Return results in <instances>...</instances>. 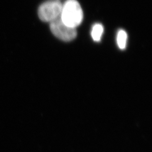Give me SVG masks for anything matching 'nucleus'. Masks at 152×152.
<instances>
[{
    "mask_svg": "<svg viewBox=\"0 0 152 152\" xmlns=\"http://www.w3.org/2000/svg\"><path fill=\"white\" fill-rule=\"evenodd\" d=\"M50 27L55 36L65 42L71 41L77 36L76 28L66 26L61 20L60 18L51 22Z\"/></svg>",
    "mask_w": 152,
    "mask_h": 152,
    "instance_id": "obj_3",
    "label": "nucleus"
},
{
    "mask_svg": "<svg viewBox=\"0 0 152 152\" xmlns=\"http://www.w3.org/2000/svg\"><path fill=\"white\" fill-rule=\"evenodd\" d=\"M63 4L58 0H52L43 3L38 8L39 19L45 22H53L60 18Z\"/></svg>",
    "mask_w": 152,
    "mask_h": 152,
    "instance_id": "obj_2",
    "label": "nucleus"
},
{
    "mask_svg": "<svg viewBox=\"0 0 152 152\" xmlns=\"http://www.w3.org/2000/svg\"><path fill=\"white\" fill-rule=\"evenodd\" d=\"M104 32V27L102 24L100 23L95 24L91 30V37L94 41L100 42Z\"/></svg>",
    "mask_w": 152,
    "mask_h": 152,
    "instance_id": "obj_4",
    "label": "nucleus"
},
{
    "mask_svg": "<svg viewBox=\"0 0 152 152\" xmlns=\"http://www.w3.org/2000/svg\"><path fill=\"white\" fill-rule=\"evenodd\" d=\"M127 33L124 30L121 29L118 32L117 36V43L118 48L121 50L126 49V45H127Z\"/></svg>",
    "mask_w": 152,
    "mask_h": 152,
    "instance_id": "obj_5",
    "label": "nucleus"
},
{
    "mask_svg": "<svg viewBox=\"0 0 152 152\" xmlns=\"http://www.w3.org/2000/svg\"><path fill=\"white\" fill-rule=\"evenodd\" d=\"M83 13L77 0H66L63 4L60 19L66 26L76 28L81 24Z\"/></svg>",
    "mask_w": 152,
    "mask_h": 152,
    "instance_id": "obj_1",
    "label": "nucleus"
}]
</instances>
